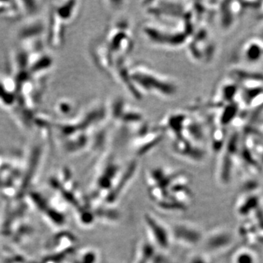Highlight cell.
Wrapping results in <instances>:
<instances>
[{
    "instance_id": "3",
    "label": "cell",
    "mask_w": 263,
    "mask_h": 263,
    "mask_svg": "<svg viewBox=\"0 0 263 263\" xmlns=\"http://www.w3.org/2000/svg\"><path fill=\"white\" fill-rule=\"evenodd\" d=\"M129 26L124 23L109 27L105 33V45L104 49L113 58L124 60L129 54L133 46V37Z\"/></svg>"
},
{
    "instance_id": "5",
    "label": "cell",
    "mask_w": 263,
    "mask_h": 263,
    "mask_svg": "<svg viewBox=\"0 0 263 263\" xmlns=\"http://www.w3.org/2000/svg\"><path fill=\"white\" fill-rule=\"evenodd\" d=\"M169 227L173 243L182 247H195L201 243L205 235L196 224L188 221H175Z\"/></svg>"
},
{
    "instance_id": "2",
    "label": "cell",
    "mask_w": 263,
    "mask_h": 263,
    "mask_svg": "<svg viewBox=\"0 0 263 263\" xmlns=\"http://www.w3.org/2000/svg\"><path fill=\"white\" fill-rule=\"evenodd\" d=\"M122 168L123 166L111 154L102 157L97 166L94 178L95 206L104 203Z\"/></svg>"
},
{
    "instance_id": "8",
    "label": "cell",
    "mask_w": 263,
    "mask_h": 263,
    "mask_svg": "<svg viewBox=\"0 0 263 263\" xmlns=\"http://www.w3.org/2000/svg\"><path fill=\"white\" fill-rule=\"evenodd\" d=\"M157 252L149 240L146 238H141L137 241L133 249L131 263H152Z\"/></svg>"
},
{
    "instance_id": "6",
    "label": "cell",
    "mask_w": 263,
    "mask_h": 263,
    "mask_svg": "<svg viewBox=\"0 0 263 263\" xmlns=\"http://www.w3.org/2000/svg\"><path fill=\"white\" fill-rule=\"evenodd\" d=\"M138 168V162L136 160L131 161L127 166L123 167L122 171L118 176L117 181L114 183L113 187L108 194V197L105 200L104 203L106 205H112L118 201L119 197L124 193V190L127 188L129 183L133 181V178L136 176Z\"/></svg>"
},
{
    "instance_id": "9",
    "label": "cell",
    "mask_w": 263,
    "mask_h": 263,
    "mask_svg": "<svg viewBox=\"0 0 263 263\" xmlns=\"http://www.w3.org/2000/svg\"><path fill=\"white\" fill-rule=\"evenodd\" d=\"M186 263H213L206 254L193 253L189 256Z\"/></svg>"
},
{
    "instance_id": "7",
    "label": "cell",
    "mask_w": 263,
    "mask_h": 263,
    "mask_svg": "<svg viewBox=\"0 0 263 263\" xmlns=\"http://www.w3.org/2000/svg\"><path fill=\"white\" fill-rule=\"evenodd\" d=\"M242 62L256 65L263 62V41L260 38L251 37L242 43L238 50Z\"/></svg>"
},
{
    "instance_id": "1",
    "label": "cell",
    "mask_w": 263,
    "mask_h": 263,
    "mask_svg": "<svg viewBox=\"0 0 263 263\" xmlns=\"http://www.w3.org/2000/svg\"><path fill=\"white\" fill-rule=\"evenodd\" d=\"M127 86L136 98H141L144 92L161 98H172L178 89L171 79L143 64L129 66Z\"/></svg>"
},
{
    "instance_id": "4",
    "label": "cell",
    "mask_w": 263,
    "mask_h": 263,
    "mask_svg": "<svg viewBox=\"0 0 263 263\" xmlns=\"http://www.w3.org/2000/svg\"><path fill=\"white\" fill-rule=\"evenodd\" d=\"M143 221L147 239L158 252H167L173 243L169 224L150 213L144 214Z\"/></svg>"
}]
</instances>
